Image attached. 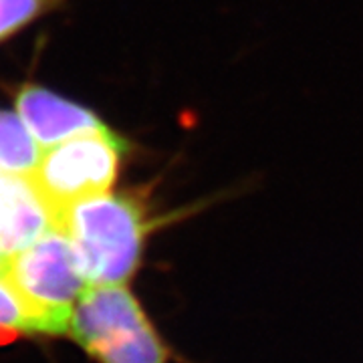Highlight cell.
Masks as SVG:
<instances>
[{
    "label": "cell",
    "instance_id": "6da1fadb",
    "mask_svg": "<svg viewBox=\"0 0 363 363\" xmlns=\"http://www.w3.org/2000/svg\"><path fill=\"white\" fill-rule=\"evenodd\" d=\"M198 210L154 214L143 196L111 190L69 208L57 228L69 236L87 285H125L142 267L150 236Z\"/></svg>",
    "mask_w": 363,
    "mask_h": 363
},
{
    "label": "cell",
    "instance_id": "7a4b0ae2",
    "mask_svg": "<svg viewBox=\"0 0 363 363\" xmlns=\"http://www.w3.org/2000/svg\"><path fill=\"white\" fill-rule=\"evenodd\" d=\"M69 335L99 363H172L176 357L128 285H87Z\"/></svg>",
    "mask_w": 363,
    "mask_h": 363
},
{
    "label": "cell",
    "instance_id": "3957f363",
    "mask_svg": "<svg viewBox=\"0 0 363 363\" xmlns=\"http://www.w3.org/2000/svg\"><path fill=\"white\" fill-rule=\"evenodd\" d=\"M128 152L130 142L104 125L47 147L30 182L59 224L71 206L111 192Z\"/></svg>",
    "mask_w": 363,
    "mask_h": 363
},
{
    "label": "cell",
    "instance_id": "277c9868",
    "mask_svg": "<svg viewBox=\"0 0 363 363\" xmlns=\"http://www.w3.org/2000/svg\"><path fill=\"white\" fill-rule=\"evenodd\" d=\"M4 283L45 321L49 335H69L71 317L87 281L69 236L52 228L9 255Z\"/></svg>",
    "mask_w": 363,
    "mask_h": 363
},
{
    "label": "cell",
    "instance_id": "5b68a950",
    "mask_svg": "<svg viewBox=\"0 0 363 363\" xmlns=\"http://www.w3.org/2000/svg\"><path fill=\"white\" fill-rule=\"evenodd\" d=\"M16 113L43 150L107 125L87 107L39 85L23 87L16 97Z\"/></svg>",
    "mask_w": 363,
    "mask_h": 363
},
{
    "label": "cell",
    "instance_id": "8992f818",
    "mask_svg": "<svg viewBox=\"0 0 363 363\" xmlns=\"http://www.w3.org/2000/svg\"><path fill=\"white\" fill-rule=\"evenodd\" d=\"M52 228L57 220L30 178L0 172V252L14 255Z\"/></svg>",
    "mask_w": 363,
    "mask_h": 363
},
{
    "label": "cell",
    "instance_id": "52a82bcc",
    "mask_svg": "<svg viewBox=\"0 0 363 363\" xmlns=\"http://www.w3.org/2000/svg\"><path fill=\"white\" fill-rule=\"evenodd\" d=\"M43 145L16 111L0 109V172L30 178L43 157Z\"/></svg>",
    "mask_w": 363,
    "mask_h": 363
},
{
    "label": "cell",
    "instance_id": "ba28073f",
    "mask_svg": "<svg viewBox=\"0 0 363 363\" xmlns=\"http://www.w3.org/2000/svg\"><path fill=\"white\" fill-rule=\"evenodd\" d=\"M0 329L49 335L45 321L4 281H0Z\"/></svg>",
    "mask_w": 363,
    "mask_h": 363
},
{
    "label": "cell",
    "instance_id": "9c48e42d",
    "mask_svg": "<svg viewBox=\"0 0 363 363\" xmlns=\"http://www.w3.org/2000/svg\"><path fill=\"white\" fill-rule=\"evenodd\" d=\"M67 0H0V43Z\"/></svg>",
    "mask_w": 363,
    "mask_h": 363
},
{
    "label": "cell",
    "instance_id": "30bf717a",
    "mask_svg": "<svg viewBox=\"0 0 363 363\" xmlns=\"http://www.w3.org/2000/svg\"><path fill=\"white\" fill-rule=\"evenodd\" d=\"M6 264H9V255L0 252V281H4V272H6Z\"/></svg>",
    "mask_w": 363,
    "mask_h": 363
}]
</instances>
